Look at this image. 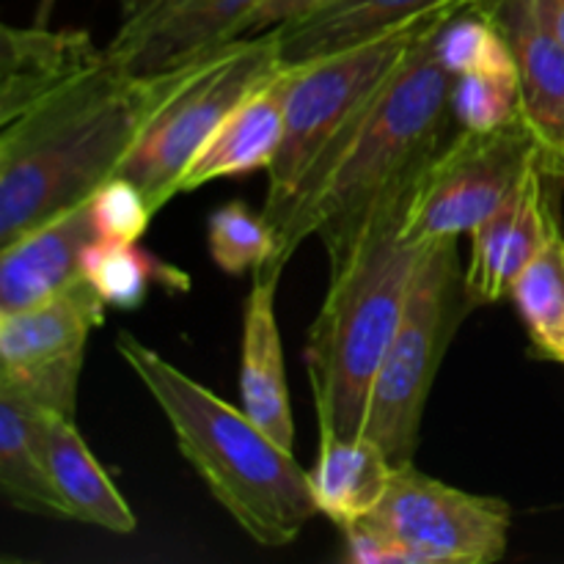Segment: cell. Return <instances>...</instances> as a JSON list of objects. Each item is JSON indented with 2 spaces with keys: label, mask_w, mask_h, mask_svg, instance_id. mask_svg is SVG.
Masks as SVG:
<instances>
[{
  "label": "cell",
  "mask_w": 564,
  "mask_h": 564,
  "mask_svg": "<svg viewBox=\"0 0 564 564\" xmlns=\"http://www.w3.org/2000/svg\"><path fill=\"white\" fill-rule=\"evenodd\" d=\"M424 169L386 187L328 251V292L306 336L319 441L364 433L372 383L402 323L422 257V246L405 237V220Z\"/></svg>",
  "instance_id": "cell-1"
},
{
  "label": "cell",
  "mask_w": 564,
  "mask_h": 564,
  "mask_svg": "<svg viewBox=\"0 0 564 564\" xmlns=\"http://www.w3.org/2000/svg\"><path fill=\"white\" fill-rule=\"evenodd\" d=\"M193 61L130 75L113 61L0 127V246L86 202L121 174L154 110Z\"/></svg>",
  "instance_id": "cell-2"
},
{
  "label": "cell",
  "mask_w": 564,
  "mask_h": 564,
  "mask_svg": "<svg viewBox=\"0 0 564 564\" xmlns=\"http://www.w3.org/2000/svg\"><path fill=\"white\" fill-rule=\"evenodd\" d=\"M444 25V22H441ZM430 28L378 88L367 108L328 143L273 224L275 257L284 270L297 248L317 237L325 253L339 246L364 209L394 182L424 169L446 143L455 75L435 53Z\"/></svg>",
  "instance_id": "cell-3"
},
{
  "label": "cell",
  "mask_w": 564,
  "mask_h": 564,
  "mask_svg": "<svg viewBox=\"0 0 564 564\" xmlns=\"http://www.w3.org/2000/svg\"><path fill=\"white\" fill-rule=\"evenodd\" d=\"M116 350L158 402L182 457L231 521L264 549L295 543L319 507L292 449L132 334H119Z\"/></svg>",
  "instance_id": "cell-4"
},
{
  "label": "cell",
  "mask_w": 564,
  "mask_h": 564,
  "mask_svg": "<svg viewBox=\"0 0 564 564\" xmlns=\"http://www.w3.org/2000/svg\"><path fill=\"white\" fill-rule=\"evenodd\" d=\"M471 308L457 237L424 242L405 314L372 383L361 433L372 438L394 466L413 463L441 361Z\"/></svg>",
  "instance_id": "cell-5"
},
{
  "label": "cell",
  "mask_w": 564,
  "mask_h": 564,
  "mask_svg": "<svg viewBox=\"0 0 564 564\" xmlns=\"http://www.w3.org/2000/svg\"><path fill=\"white\" fill-rule=\"evenodd\" d=\"M284 66L275 31L235 39L193 61L121 165V174L147 193L154 215L180 196L187 165L226 116Z\"/></svg>",
  "instance_id": "cell-6"
},
{
  "label": "cell",
  "mask_w": 564,
  "mask_h": 564,
  "mask_svg": "<svg viewBox=\"0 0 564 564\" xmlns=\"http://www.w3.org/2000/svg\"><path fill=\"white\" fill-rule=\"evenodd\" d=\"M452 17H435L416 25L394 28L352 47L319 55L301 66H290L284 138H281L273 165L268 169V198L262 209L270 226L290 207L297 185L323 158L328 143L367 108L369 99L402 64L408 50L430 28Z\"/></svg>",
  "instance_id": "cell-7"
},
{
  "label": "cell",
  "mask_w": 564,
  "mask_h": 564,
  "mask_svg": "<svg viewBox=\"0 0 564 564\" xmlns=\"http://www.w3.org/2000/svg\"><path fill=\"white\" fill-rule=\"evenodd\" d=\"M361 523L389 543L397 564H494L510 549L512 512L496 496L452 488L405 463Z\"/></svg>",
  "instance_id": "cell-8"
},
{
  "label": "cell",
  "mask_w": 564,
  "mask_h": 564,
  "mask_svg": "<svg viewBox=\"0 0 564 564\" xmlns=\"http://www.w3.org/2000/svg\"><path fill=\"white\" fill-rule=\"evenodd\" d=\"M540 154L543 149L527 119L494 132L460 130L424 169L405 220V237L419 246L471 237L510 198Z\"/></svg>",
  "instance_id": "cell-9"
},
{
  "label": "cell",
  "mask_w": 564,
  "mask_h": 564,
  "mask_svg": "<svg viewBox=\"0 0 564 564\" xmlns=\"http://www.w3.org/2000/svg\"><path fill=\"white\" fill-rule=\"evenodd\" d=\"M105 308L80 275L50 301L0 314V386L75 419L88 339L105 323Z\"/></svg>",
  "instance_id": "cell-10"
},
{
  "label": "cell",
  "mask_w": 564,
  "mask_h": 564,
  "mask_svg": "<svg viewBox=\"0 0 564 564\" xmlns=\"http://www.w3.org/2000/svg\"><path fill=\"white\" fill-rule=\"evenodd\" d=\"M121 20L105 44L130 75H154L240 39L264 0H119Z\"/></svg>",
  "instance_id": "cell-11"
},
{
  "label": "cell",
  "mask_w": 564,
  "mask_h": 564,
  "mask_svg": "<svg viewBox=\"0 0 564 564\" xmlns=\"http://www.w3.org/2000/svg\"><path fill=\"white\" fill-rule=\"evenodd\" d=\"M549 169L540 154L516 191L485 224L471 231V257L466 262V290L474 308L510 297L512 281L543 251L560 224L551 204Z\"/></svg>",
  "instance_id": "cell-12"
},
{
  "label": "cell",
  "mask_w": 564,
  "mask_h": 564,
  "mask_svg": "<svg viewBox=\"0 0 564 564\" xmlns=\"http://www.w3.org/2000/svg\"><path fill=\"white\" fill-rule=\"evenodd\" d=\"M108 64L88 31L3 25L0 31V127L11 124L72 83Z\"/></svg>",
  "instance_id": "cell-13"
},
{
  "label": "cell",
  "mask_w": 564,
  "mask_h": 564,
  "mask_svg": "<svg viewBox=\"0 0 564 564\" xmlns=\"http://www.w3.org/2000/svg\"><path fill=\"white\" fill-rule=\"evenodd\" d=\"M284 270L264 264L253 273L242 312L240 400L242 411L284 449L295 446L290 386L284 375V345L275 319V290Z\"/></svg>",
  "instance_id": "cell-14"
},
{
  "label": "cell",
  "mask_w": 564,
  "mask_h": 564,
  "mask_svg": "<svg viewBox=\"0 0 564 564\" xmlns=\"http://www.w3.org/2000/svg\"><path fill=\"white\" fill-rule=\"evenodd\" d=\"M488 11L510 42L521 83L523 119L532 127L545 169L564 158V44L529 0H490Z\"/></svg>",
  "instance_id": "cell-15"
},
{
  "label": "cell",
  "mask_w": 564,
  "mask_h": 564,
  "mask_svg": "<svg viewBox=\"0 0 564 564\" xmlns=\"http://www.w3.org/2000/svg\"><path fill=\"white\" fill-rule=\"evenodd\" d=\"M94 240L86 202L0 246V314L50 301L80 279L83 251Z\"/></svg>",
  "instance_id": "cell-16"
},
{
  "label": "cell",
  "mask_w": 564,
  "mask_h": 564,
  "mask_svg": "<svg viewBox=\"0 0 564 564\" xmlns=\"http://www.w3.org/2000/svg\"><path fill=\"white\" fill-rule=\"evenodd\" d=\"M485 3L490 0H336L275 33L284 64L301 66L394 28L416 25L435 17H455Z\"/></svg>",
  "instance_id": "cell-17"
},
{
  "label": "cell",
  "mask_w": 564,
  "mask_h": 564,
  "mask_svg": "<svg viewBox=\"0 0 564 564\" xmlns=\"http://www.w3.org/2000/svg\"><path fill=\"white\" fill-rule=\"evenodd\" d=\"M290 66L270 77L262 88L242 99L224 124L213 132L202 152L187 165L180 180V193L198 191L218 180L268 171L284 138V99Z\"/></svg>",
  "instance_id": "cell-18"
},
{
  "label": "cell",
  "mask_w": 564,
  "mask_h": 564,
  "mask_svg": "<svg viewBox=\"0 0 564 564\" xmlns=\"http://www.w3.org/2000/svg\"><path fill=\"white\" fill-rule=\"evenodd\" d=\"M44 444H47L50 477L58 490L66 518L113 534L135 532V512L77 433L75 419L55 411L44 413Z\"/></svg>",
  "instance_id": "cell-19"
},
{
  "label": "cell",
  "mask_w": 564,
  "mask_h": 564,
  "mask_svg": "<svg viewBox=\"0 0 564 564\" xmlns=\"http://www.w3.org/2000/svg\"><path fill=\"white\" fill-rule=\"evenodd\" d=\"M44 413L47 408L9 386H0V488L17 510L66 518L50 477Z\"/></svg>",
  "instance_id": "cell-20"
},
{
  "label": "cell",
  "mask_w": 564,
  "mask_h": 564,
  "mask_svg": "<svg viewBox=\"0 0 564 564\" xmlns=\"http://www.w3.org/2000/svg\"><path fill=\"white\" fill-rule=\"evenodd\" d=\"M394 460L367 435L319 441V455L308 471L323 516L339 529L367 518L389 490Z\"/></svg>",
  "instance_id": "cell-21"
},
{
  "label": "cell",
  "mask_w": 564,
  "mask_h": 564,
  "mask_svg": "<svg viewBox=\"0 0 564 564\" xmlns=\"http://www.w3.org/2000/svg\"><path fill=\"white\" fill-rule=\"evenodd\" d=\"M80 273L110 308H138L152 286L187 292L191 275L138 242H110L94 237L83 251Z\"/></svg>",
  "instance_id": "cell-22"
},
{
  "label": "cell",
  "mask_w": 564,
  "mask_h": 564,
  "mask_svg": "<svg viewBox=\"0 0 564 564\" xmlns=\"http://www.w3.org/2000/svg\"><path fill=\"white\" fill-rule=\"evenodd\" d=\"M510 301L534 350L564 364V231L556 224L543 251L512 281Z\"/></svg>",
  "instance_id": "cell-23"
},
{
  "label": "cell",
  "mask_w": 564,
  "mask_h": 564,
  "mask_svg": "<svg viewBox=\"0 0 564 564\" xmlns=\"http://www.w3.org/2000/svg\"><path fill=\"white\" fill-rule=\"evenodd\" d=\"M435 53L452 75L518 72L510 42L488 6H477L446 20L435 33Z\"/></svg>",
  "instance_id": "cell-24"
},
{
  "label": "cell",
  "mask_w": 564,
  "mask_h": 564,
  "mask_svg": "<svg viewBox=\"0 0 564 564\" xmlns=\"http://www.w3.org/2000/svg\"><path fill=\"white\" fill-rule=\"evenodd\" d=\"M207 246L224 273H257L275 257V231L264 213H253L246 202H226L209 215Z\"/></svg>",
  "instance_id": "cell-25"
},
{
  "label": "cell",
  "mask_w": 564,
  "mask_h": 564,
  "mask_svg": "<svg viewBox=\"0 0 564 564\" xmlns=\"http://www.w3.org/2000/svg\"><path fill=\"white\" fill-rule=\"evenodd\" d=\"M452 116L468 132H494L523 119L518 72L457 75L452 86Z\"/></svg>",
  "instance_id": "cell-26"
},
{
  "label": "cell",
  "mask_w": 564,
  "mask_h": 564,
  "mask_svg": "<svg viewBox=\"0 0 564 564\" xmlns=\"http://www.w3.org/2000/svg\"><path fill=\"white\" fill-rule=\"evenodd\" d=\"M94 237L110 242H138L154 209L147 193L124 174L110 176L86 198Z\"/></svg>",
  "instance_id": "cell-27"
},
{
  "label": "cell",
  "mask_w": 564,
  "mask_h": 564,
  "mask_svg": "<svg viewBox=\"0 0 564 564\" xmlns=\"http://www.w3.org/2000/svg\"><path fill=\"white\" fill-rule=\"evenodd\" d=\"M336 3V0H264L251 17H248L242 36H259V33L279 31V28L290 25V22L303 20V17L314 14V11L325 9V6Z\"/></svg>",
  "instance_id": "cell-28"
},
{
  "label": "cell",
  "mask_w": 564,
  "mask_h": 564,
  "mask_svg": "<svg viewBox=\"0 0 564 564\" xmlns=\"http://www.w3.org/2000/svg\"><path fill=\"white\" fill-rule=\"evenodd\" d=\"M538 20L564 44V0H529Z\"/></svg>",
  "instance_id": "cell-29"
},
{
  "label": "cell",
  "mask_w": 564,
  "mask_h": 564,
  "mask_svg": "<svg viewBox=\"0 0 564 564\" xmlns=\"http://www.w3.org/2000/svg\"><path fill=\"white\" fill-rule=\"evenodd\" d=\"M549 171H551V174L556 176V180H564V158H562V160H556V163L551 165Z\"/></svg>",
  "instance_id": "cell-30"
}]
</instances>
